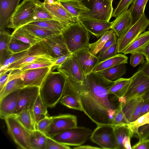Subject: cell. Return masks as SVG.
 <instances>
[{
    "label": "cell",
    "mask_w": 149,
    "mask_h": 149,
    "mask_svg": "<svg viewBox=\"0 0 149 149\" xmlns=\"http://www.w3.org/2000/svg\"><path fill=\"white\" fill-rule=\"evenodd\" d=\"M114 82L98 72H92L84 78L81 85L76 84L73 88L82 111L97 126L113 125V119L121 106L119 98L109 93Z\"/></svg>",
    "instance_id": "6da1fadb"
},
{
    "label": "cell",
    "mask_w": 149,
    "mask_h": 149,
    "mask_svg": "<svg viewBox=\"0 0 149 149\" xmlns=\"http://www.w3.org/2000/svg\"><path fill=\"white\" fill-rule=\"evenodd\" d=\"M52 69L39 89L42 100L47 107L50 108L54 107L60 102L64 93L66 79V76L62 72H53Z\"/></svg>",
    "instance_id": "7a4b0ae2"
},
{
    "label": "cell",
    "mask_w": 149,
    "mask_h": 149,
    "mask_svg": "<svg viewBox=\"0 0 149 149\" xmlns=\"http://www.w3.org/2000/svg\"><path fill=\"white\" fill-rule=\"evenodd\" d=\"M89 32L79 21L70 24L63 31L61 34L71 54L88 47Z\"/></svg>",
    "instance_id": "3957f363"
},
{
    "label": "cell",
    "mask_w": 149,
    "mask_h": 149,
    "mask_svg": "<svg viewBox=\"0 0 149 149\" xmlns=\"http://www.w3.org/2000/svg\"><path fill=\"white\" fill-rule=\"evenodd\" d=\"M56 59L49 55L41 40L31 46L20 59L10 65L3 71L17 69L34 62L47 61L54 62Z\"/></svg>",
    "instance_id": "277c9868"
},
{
    "label": "cell",
    "mask_w": 149,
    "mask_h": 149,
    "mask_svg": "<svg viewBox=\"0 0 149 149\" xmlns=\"http://www.w3.org/2000/svg\"><path fill=\"white\" fill-rule=\"evenodd\" d=\"M40 0H23L13 13L8 27L14 30L32 21Z\"/></svg>",
    "instance_id": "5b68a950"
},
{
    "label": "cell",
    "mask_w": 149,
    "mask_h": 149,
    "mask_svg": "<svg viewBox=\"0 0 149 149\" xmlns=\"http://www.w3.org/2000/svg\"><path fill=\"white\" fill-rule=\"evenodd\" d=\"M92 131L90 128L83 127L71 128L51 137L57 142L67 146H79L90 138Z\"/></svg>",
    "instance_id": "8992f818"
},
{
    "label": "cell",
    "mask_w": 149,
    "mask_h": 149,
    "mask_svg": "<svg viewBox=\"0 0 149 149\" xmlns=\"http://www.w3.org/2000/svg\"><path fill=\"white\" fill-rule=\"evenodd\" d=\"M89 10L81 14L78 19L88 18L109 22L113 8L108 0H83Z\"/></svg>",
    "instance_id": "52a82bcc"
},
{
    "label": "cell",
    "mask_w": 149,
    "mask_h": 149,
    "mask_svg": "<svg viewBox=\"0 0 149 149\" xmlns=\"http://www.w3.org/2000/svg\"><path fill=\"white\" fill-rule=\"evenodd\" d=\"M130 78L131 82L127 92L123 97L119 99L122 104L130 99L142 97L149 89V76L139 69Z\"/></svg>",
    "instance_id": "ba28073f"
},
{
    "label": "cell",
    "mask_w": 149,
    "mask_h": 149,
    "mask_svg": "<svg viewBox=\"0 0 149 149\" xmlns=\"http://www.w3.org/2000/svg\"><path fill=\"white\" fill-rule=\"evenodd\" d=\"M52 67H46L26 70L21 72L9 70L7 82L13 79L20 78L24 87H40L45 78L52 68Z\"/></svg>",
    "instance_id": "9c48e42d"
},
{
    "label": "cell",
    "mask_w": 149,
    "mask_h": 149,
    "mask_svg": "<svg viewBox=\"0 0 149 149\" xmlns=\"http://www.w3.org/2000/svg\"><path fill=\"white\" fill-rule=\"evenodd\" d=\"M90 139L102 149H119L113 125H97L92 132Z\"/></svg>",
    "instance_id": "30bf717a"
},
{
    "label": "cell",
    "mask_w": 149,
    "mask_h": 149,
    "mask_svg": "<svg viewBox=\"0 0 149 149\" xmlns=\"http://www.w3.org/2000/svg\"><path fill=\"white\" fill-rule=\"evenodd\" d=\"M149 25V20L144 13L125 33L118 37L117 40L118 53H122L145 31Z\"/></svg>",
    "instance_id": "8fae6325"
},
{
    "label": "cell",
    "mask_w": 149,
    "mask_h": 149,
    "mask_svg": "<svg viewBox=\"0 0 149 149\" xmlns=\"http://www.w3.org/2000/svg\"><path fill=\"white\" fill-rule=\"evenodd\" d=\"M4 120L9 134L18 146L22 149H31L30 131L24 127L13 115Z\"/></svg>",
    "instance_id": "7c38bea8"
},
{
    "label": "cell",
    "mask_w": 149,
    "mask_h": 149,
    "mask_svg": "<svg viewBox=\"0 0 149 149\" xmlns=\"http://www.w3.org/2000/svg\"><path fill=\"white\" fill-rule=\"evenodd\" d=\"M42 3L45 8L66 26L79 21L58 0H44Z\"/></svg>",
    "instance_id": "4fadbf2b"
},
{
    "label": "cell",
    "mask_w": 149,
    "mask_h": 149,
    "mask_svg": "<svg viewBox=\"0 0 149 149\" xmlns=\"http://www.w3.org/2000/svg\"><path fill=\"white\" fill-rule=\"evenodd\" d=\"M57 69L78 84H82L85 77L74 54H71Z\"/></svg>",
    "instance_id": "5bb4252c"
},
{
    "label": "cell",
    "mask_w": 149,
    "mask_h": 149,
    "mask_svg": "<svg viewBox=\"0 0 149 149\" xmlns=\"http://www.w3.org/2000/svg\"><path fill=\"white\" fill-rule=\"evenodd\" d=\"M41 41L49 55L54 59H56L71 53L61 33L44 38Z\"/></svg>",
    "instance_id": "9a60e30c"
},
{
    "label": "cell",
    "mask_w": 149,
    "mask_h": 149,
    "mask_svg": "<svg viewBox=\"0 0 149 149\" xmlns=\"http://www.w3.org/2000/svg\"><path fill=\"white\" fill-rule=\"evenodd\" d=\"M77 117L70 114L53 117L52 122L46 135L50 137L57 134L77 126Z\"/></svg>",
    "instance_id": "2e32d148"
},
{
    "label": "cell",
    "mask_w": 149,
    "mask_h": 149,
    "mask_svg": "<svg viewBox=\"0 0 149 149\" xmlns=\"http://www.w3.org/2000/svg\"><path fill=\"white\" fill-rule=\"evenodd\" d=\"M39 89L40 87L38 86H26L21 89L18 95L16 108L13 115L31 106L39 95Z\"/></svg>",
    "instance_id": "e0dca14e"
},
{
    "label": "cell",
    "mask_w": 149,
    "mask_h": 149,
    "mask_svg": "<svg viewBox=\"0 0 149 149\" xmlns=\"http://www.w3.org/2000/svg\"><path fill=\"white\" fill-rule=\"evenodd\" d=\"M74 54L81 66L85 78L93 71L100 61L98 56L91 53L88 47Z\"/></svg>",
    "instance_id": "ac0fdd59"
},
{
    "label": "cell",
    "mask_w": 149,
    "mask_h": 149,
    "mask_svg": "<svg viewBox=\"0 0 149 149\" xmlns=\"http://www.w3.org/2000/svg\"><path fill=\"white\" fill-rule=\"evenodd\" d=\"M79 21L92 34L98 38L111 29L112 22L88 18H80Z\"/></svg>",
    "instance_id": "d6986e66"
},
{
    "label": "cell",
    "mask_w": 149,
    "mask_h": 149,
    "mask_svg": "<svg viewBox=\"0 0 149 149\" xmlns=\"http://www.w3.org/2000/svg\"><path fill=\"white\" fill-rule=\"evenodd\" d=\"M132 8L131 4L129 9L118 15L112 22L111 29L114 31L118 37L125 33L133 25Z\"/></svg>",
    "instance_id": "ffe728a7"
},
{
    "label": "cell",
    "mask_w": 149,
    "mask_h": 149,
    "mask_svg": "<svg viewBox=\"0 0 149 149\" xmlns=\"http://www.w3.org/2000/svg\"><path fill=\"white\" fill-rule=\"evenodd\" d=\"M144 102L141 97L130 99L123 104H121L122 111L129 123L139 117Z\"/></svg>",
    "instance_id": "44dd1931"
},
{
    "label": "cell",
    "mask_w": 149,
    "mask_h": 149,
    "mask_svg": "<svg viewBox=\"0 0 149 149\" xmlns=\"http://www.w3.org/2000/svg\"><path fill=\"white\" fill-rule=\"evenodd\" d=\"M21 0H0V30L8 28L10 19Z\"/></svg>",
    "instance_id": "7402d4cb"
},
{
    "label": "cell",
    "mask_w": 149,
    "mask_h": 149,
    "mask_svg": "<svg viewBox=\"0 0 149 149\" xmlns=\"http://www.w3.org/2000/svg\"><path fill=\"white\" fill-rule=\"evenodd\" d=\"M20 89L15 91L0 99V117L5 119L12 116L15 111Z\"/></svg>",
    "instance_id": "603a6c76"
},
{
    "label": "cell",
    "mask_w": 149,
    "mask_h": 149,
    "mask_svg": "<svg viewBox=\"0 0 149 149\" xmlns=\"http://www.w3.org/2000/svg\"><path fill=\"white\" fill-rule=\"evenodd\" d=\"M149 43V30L141 34L122 53L128 54L140 53L143 55L146 47Z\"/></svg>",
    "instance_id": "cb8c5ba5"
},
{
    "label": "cell",
    "mask_w": 149,
    "mask_h": 149,
    "mask_svg": "<svg viewBox=\"0 0 149 149\" xmlns=\"http://www.w3.org/2000/svg\"><path fill=\"white\" fill-rule=\"evenodd\" d=\"M58 0L70 13L78 20L81 14L89 10L84 3L83 0Z\"/></svg>",
    "instance_id": "d4e9b609"
},
{
    "label": "cell",
    "mask_w": 149,
    "mask_h": 149,
    "mask_svg": "<svg viewBox=\"0 0 149 149\" xmlns=\"http://www.w3.org/2000/svg\"><path fill=\"white\" fill-rule=\"evenodd\" d=\"M13 116L28 130L32 131L37 130L36 123L33 116L31 106L28 107Z\"/></svg>",
    "instance_id": "484cf974"
},
{
    "label": "cell",
    "mask_w": 149,
    "mask_h": 149,
    "mask_svg": "<svg viewBox=\"0 0 149 149\" xmlns=\"http://www.w3.org/2000/svg\"><path fill=\"white\" fill-rule=\"evenodd\" d=\"M128 58L125 55L118 54L117 55L102 61H100L93 72H99L107 68L127 63Z\"/></svg>",
    "instance_id": "4316f807"
},
{
    "label": "cell",
    "mask_w": 149,
    "mask_h": 149,
    "mask_svg": "<svg viewBox=\"0 0 149 149\" xmlns=\"http://www.w3.org/2000/svg\"><path fill=\"white\" fill-rule=\"evenodd\" d=\"M11 36L14 38L32 46L41 41L37 38L27 30L24 26L14 30Z\"/></svg>",
    "instance_id": "83f0119b"
},
{
    "label": "cell",
    "mask_w": 149,
    "mask_h": 149,
    "mask_svg": "<svg viewBox=\"0 0 149 149\" xmlns=\"http://www.w3.org/2000/svg\"><path fill=\"white\" fill-rule=\"evenodd\" d=\"M131 81L130 78H120L116 80L109 89V93L115 95L119 99L123 97L128 88Z\"/></svg>",
    "instance_id": "f1b7e54d"
},
{
    "label": "cell",
    "mask_w": 149,
    "mask_h": 149,
    "mask_svg": "<svg viewBox=\"0 0 149 149\" xmlns=\"http://www.w3.org/2000/svg\"><path fill=\"white\" fill-rule=\"evenodd\" d=\"M11 35L5 29L0 30V64L2 65L5 60L12 54L10 51L8 44Z\"/></svg>",
    "instance_id": "f546056e"
},
{
    "label": "cell",
    "mask_w": 149,
    "mask_h": 149,
    "mask_svg": "<svg viewBox=\"0 0 149 149\" xmlns=\"http://www.w3.org/2000/svg\"><path fill=\"white\" fill-rule=\"evenodd\" d=\"M127 67L125 64L114 66L103 70L99 72L106 79L114 81L120 78L126 72Z\"/></svg>",
    "instance_id": "4dcf8cb0"
},
{
    "label": "cell",
    "mask_w": 149,
    "mask_h": 149,
    "mask_svg": "<svg viewBox=\"0 0 149 149\" xmlns=\"http://www.w3.org/2000/svg\"><path fill=\"white\" fill-rule=\"evenodd\" d=\"M27 24L37 26L61 33L67 27L58 21L54 19L33 21Z\"/></svg>",
    "instance_id": "1f68e13d"
},
{
    "label": "cell",
    "mask_w": 149,
    "mask_h": 149,
    "mask_svg": "<svg viewBox=\"0 0 149 149\" xmlns=\"http://www.w3.org/2000/svg\"><path fill=\"white\" fill-rule=\"evenodd\" d=\"M31 108L36 123L47 116V107L44 103L40 94L31 106Z\"/></svg>",
    "instance_id": "d6a6232c"
},
{
    "label": "cell",
    "mask_w": 149,
    "mask_h": 149,
    "mask_svg": "<svg viewBox=\"0 0 149 149\" xmlns=\"http://www.w3.org/2000/svg\"><path fill=\"white\" fill-rule=\"evenodd\" d=\"M60 102L70 109L82 111L81 106L78 97L65 89L64 94Z\"/></svg>",
    "instance_id": "836d02e7"
},
{
    "label": "cell",
    "mask_w": 149,
    "mask_h": 149,
    "mask_svg": "<svg viewBox=\"0 0 149 149\" xmlns=\"http://www.w3.org/2000/svg\"><path fill=\"white\" fill-rule=\"evenodd\" d=\"M47 137L46 134L37 130L30 131L31 149H45Z\"/></svg>",
    "instance_id": "e575fe53"
},
{
    "label": "cell",
    "mask_w": 149,
    "mask_h": 149,
    "mask_svg": "<svg viewBox=\"0 0 149 149\" xmlns=\"http://www.w3.org/2000/svg\"><path fill=\"white\" fill-rule=\"evenodd\" d=\"M115 33L113 29H111L105 33L96 42L89 43L88 47L91 53L93 55L97 56L107 41L111 38Z\"/></svg>",
    "instance_id": "d590c367"
},
{
    "label": "cell",
    "mask_w": 149,
    "mask_h": 149,
    "mask_svg": "<svg viewBox=\"0 0 149 149\" xmlns=\"http://www.w3.org/2000/svg\"><path fill=\"white\" fill-rule=\"evenodd\" d=\"M24 26L34 36L41 40L49 37L61 33L58 32L33 25L26 24Z\"/></svg>",
    "instance_id": "8d00e7d4"
},
{
    "label": "cell",
    "mask_w": 149,
    "mask_h": 149,
    "mask_svg": "<svg viewBox=\"0 0 149 149\" xmlns=\"http://www.w3.org/2000/svg\"><path fill=\"white\" fill-rule=\"evenodd\" d=\"M114 130L119 149H124V142L129 137L131 138L127 125L114 126Z\"/></svg>",
    "instance_id": "74e56055"
},
{
    "label": "cell",
    "mask_w": 149,
    "mask_h": 149,
    "mask_svg": "<svg viewBox=\"0 0 149 149\" xmlns=\"http://www.w3.org/2000/svg\"><path fill=\"white\" fill-rule=\"evenodd\" d=\"M24 87L23 81L20 78L10 80L0 90V99L11 93Z\"/></svg>",
    "instance_id": "f35d334b"
},
{
    "label": "cell",
    "mask_w": 149,
    "mask_h": 149,
    "mask_svg": "<svg viewBox=\"0 0 149 149\" xmlns=\"http://www.w3.org/2000/svg\"><path fill=\"white\" fill-rule=\"evenodd\" d=\"M149 0H134L132 5V15L133 24L135 23L144 13L146 6Z\"/></svg>",
    "instance_id": "ab89813d"
},
{
    "label": "cell",
    "mask_w": 149,
    "mask_h": 149,
    "mask_svg": "<svg viewBox=\"0 0 149 149\" xmlns=\"http://www.w3.org/2000/svg\"><path fill=\"white\" fill-rule=\"evenodd\" d=\"M147 123L149 124V112L127 124V125L131 137L134 134L138 135L139 127Z\"/></svg>",
    "instance_id": "60d3db41"
},
{
    "label": "cell",
    "mask_w": 149,
    "mask_h": 149,
    "mask_svg": "<svg viewBox=\"0 0 149 149\" xmlns=\"http://www.w3.org/2000/svg\"><path fill=\"white\" fill-rule=\"evenodd\" d=\"M31 46L30 44L17 39L11 35L8 44L9 50L12 54L26 50Z\"/></svg>",
    "instance_id": "b9f144b4"
},
{
    "label": "cell",
    "mask_w": 149,
    "mask_h": 149,
    "mask_svg": "<svg viewBox=\"0 0 149 149\" xmlns=\"http://www.w3.org/2000/svg\"><path fill=\"white\" fill-rule=\"evenodd\" d=\"M46 19L57 20L55 17L45 8L42 2L40 1L37 6L32 21Z\"/></svg>",
    "instance_id": "7bdbcfd3"
},
{
    "label": "cell",
    "mask_w": 149,
    "mask_h": 149,
    "mask_svg": "<svg viewBox=\"0 0 149 149\" xmlns=\"http://www.w3.org/2000/svg\"><path fill=\"white\" fill-rule=\"evenodd\" d=\"M54 62L47 61L34 62L23 66L18 69L11 70L15 72H21L28 70L46 67H52L53 63Z\"/></svg>",
    "instance_id": "ee69618b"
},
{
    "label": "cell",
    "mask_w": 149,
    "mask_h": 149,
    "mask_svg": "<svg viewBox=\"0 0 149 149\" xmlns=\"http://www.w3.org/2000/svg\"><path fill=\"white\" fill-rule=\"evenodd\" d=\"M53 117L47 116L36 123V130L46 134L52 121Z\"/></svg>",
    "instance_id": "f6af8a7d"
},
{
    "label": "cell",
    "mask_w": 149,
    "mask_h": 149,
    "mask_svg": "<svg viewBox=\"0 0 149 149\" xmlns=\"http://www.w3.org/2000/svg\"><path fill=\"white\" fill-rule=\"evenodd\" d=\"M134 0H120L113 11L112 16L116 17L122 13L127 11L129 6Z\"/></svg>",
    "instance_id": "bcb514c9"
},
{
    "label": "cell",
    "mask_w": 149,
    "mask_h": 149,
    "mask_svg": "<svg viewBox=\"0 0 149 149\" xmlns=\"http://www.w3.org/2000/svg\"><path fill=\"white\" fill-rule=\"evenodd\" d=\"M117 42L103 53L98 55L100 61H102L118 54Z\"/></svg>",
    "instance_id": "7dc6e473"
},
{
    "label": "cell",
    "mask_w": 149,
    "mask_h": 149,
    "mask_svg": "<svg viewBox=\"0 0 149 149\" xmlns=\"http://www.w3.org/2000/svg\"><path fill=\"white\" fill-rule=\"evenodd\" d=\"M68 146L61 144L52 138L47 136L45 149H70Z\"/></svg>",
    "instance_id": "c3c4849f"
},
{
    "label": "cell",
    "mask_w": 149,
    "mask_h": 149,
    "mask_svg": "<svg viewBox=\"0 0 149 149\" xmlns=\"http://www.w3.org/2000/svg\"><path fill=\"white\" fill-rule=\"evenodd\" d=\"M121 106L113 119L112 125L114 126L127 125L129 123L123 112Z\"/></svg>",
    "instance_id": "681fc988"
},
{
    "label": "cell",
    "mask_w": 149,
    "mask_h": 149,
    "mask_svg": "<svg viewBox=\"0 0 149 149\" xmlns=\"http://www.w3.org/2000/svg\"><path fill=\"white\" fill-rule=\"evenodd\" d=\"M138 135L139 137V141L149 139V123L146 124L139 127Z\"/></svg>",
    "instance_id": "f907efd6"
},
{
    "label": "cell",
    "mask_w": 149,
    "mask_h": 149,
    "mask_svg": "<svg viewBox=\"0 0 149 149\" xmlns=\"http://www.w3.org/2000/svg\"><path fill=\"white\" fill-rule=\"evenodd\" d=\"M130 58V64L134 67L145 62L143 55L140 53H133L131 54Z\"/></svg>",
    "instance_id": "816d5d0a"
},
{
    "label": "cell",
    "mask_w": 149,
    "mask_h": 149,
    "mask_svg": "<svg viewBox=\"0 0 149 149\" xmlns=\"http://www.w3.org/2000/svg\"><path fill=\"white\" fill-rule=\"evenodd\" d=\"M117 36L115 33L113 36L107 41L102 49L98 53V55L103 53L117 42Z\"/></svg>",
    "instance_id": "f5cc1de1"
},
{
    "label": "cell",
    "mask_w": 149,
    "mask_h": 149,
    "mask_svg": "<svg viewBox=\"0 0 149 149\" xmlns=\"http://www.w3.org/2000/svg\"><path fill=\"white\" fill-rule=\"evenodd\" d=\"M9 71H3L0 72V90L7 83L9 77Z\"/></svg>",
    "instance_id": "db71d44e"
},
{
    "label": "cell",
    "mask_w": 149,
    "mask_h": 149,
    "mask_svg": "<svg viewBox=\"0 0 149 149\" xmlns=\"http://www.w3.org/2000/svg\"><path fill=\"white\" fill-rule=\"evenodd\" d=\"M133 149H149V139L139 141L132 147Z\"/></svg>",
    "instance_id": "11a10c76"
},
{
    "label": "cell",
    "mask_w": 149,
    "mask_h": 149,
    "mask_svg": "<svg viewBox=\"0 0 149 149\" xmlns=\"http://www.w3.org/2000/svg\"><path fill=\"white\" fill-rule=\"evenodd\" d=\"M71 54V53L69 54L58 58L56 61L54 62L52 67H54V68L57 69L59 66L61 65L63 63L66 58L69 56Z\"/></svg>",
    "instance_id": "9f6ffc18"
},
{
    "label": "cell",
    "mask_w": 149,
    "mask_h": 149,
    "mask_svg": "<svg viewBox=\"0 0 149 149\" xmlns=\"http://www.w3.org/2000/svg\"><path fill=\"white\" fill-rule=\"evenodd\" d=\"M26 51L11 54L9 58V65L20 59Z\"/></svg>",
    "instance_id": "6f0895ef"
},
{
    "label": "cell",
    "mask_w": 149,
    "mask_h": 149,
    "mask_svg": "<svg viewBox=\"0 0 149 149\" xmlns=\"http://www.w3.org/2000/svg\"><path fill=\"white\" fill-rule=\"evenodd\" d=\"M139 69L144 74L149 76V62L146 61L140 66Z\"/></svg>",
    "instance_id": "680465c9"
},
{
    "label": "cell",
    "mask_w": 149,
    "mask_h": 149,
    "mask_svg": "<svg viewBox=\"0 0 149 149\" xmlns=\"http://www.w3.org/2000/svg\"><path fill=\"white\" fill-rule=\"evenodd\" d=\"M149 112V100L144 102L141 108L139 116Z\"/></svg>",
    "instance_id": "91938a15"
},
{
    "label": "cell",
    "mask_w": 149,
    "mask_h": 149,
    "mask_svg": "<svg viewBox=\"0 0 149 149\" xmlns=\"http://www.w3.org/2000/svg\"><path fill=\"white\" fill-rule=\"evenodd\" d=\"M74 149H101V148L89 145L80 146L74 148Z\"/></svg>",
    "instance_id": "94428289"
},
{
    "label": "cell",
    "mask_w": 149,
    "mask_h": 149,
    "mask_svg": "<svg viewBox=\"0 0 149 149\" xmlns=\"http://www.w3.org/2000/svg\"><path fill=\"white\" fill-rule=\"evenodd\" d=\"M143 55L145 57L146 61L149 62V43L145 48Z\"/></svg>",
    "instance_id": "6125c7cd"
},
{
    "label": "cell",
    "mask_w": 149,
    "mask_h": 149,
    "mask_svg": "<svg viewBox=\"0 0 149 149\" xmlns=\"http://www.w3.org/2000/svg\"><path fill=\"white\" fill-rule=\"evenodd\" d=\"M130 137L129 138L124 142L123 144L124 149H132L130 143Z\"/></svg>",
    "instance_id": "be15d7a7"
},
{
    "label": "cell",
    "mask_w": 149,
    "mask_h": 149,
    "mask_svg": "<svg viewBox=\"0 0 149 149\" xmlns=\"http://www.w3.org/2000/svg\"><path fill=\"white\" fill-rule=\"evenodd\" d=\"M144 102L149 100V89L142 96Z\"/></svg>",
    "instance_id": "e7e4bbea"
},
{
    "label": "cell",
    "mask_w": 149,
    "mask_h": 149,
    "mask_svg": "<svg viewBox=\"0 0 149 149\" xmlns=\"http://www.w3.org/2000/svg\"><path fill=\"white\" fill-rule=\"evenodd\" d=\"M111 3H112L113 0H108Z\"/></svg>",
    "instance_id": "03108f58"
},
{
    "label": "cell",
    "mask_w": 149,
    "mask_h": 149,
    "mask_svg": "<svg viewBox=\"0 0 149 149\" xmlns=\"http://www.w3.org/2000/svg\"></svg>",
    "instance_id": "003e7915"
}]
</instances>
